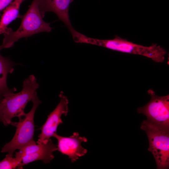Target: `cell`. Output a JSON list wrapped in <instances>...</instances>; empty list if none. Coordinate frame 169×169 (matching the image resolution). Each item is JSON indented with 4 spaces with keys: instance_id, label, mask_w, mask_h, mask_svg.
Returning <instances> with one entry per match:
<instances>
[{
    "instance_id": "8fae6325",
    "label": "cell",
    "mask_w": 169,
    "mask_h": 169,
    "mask_svg": "<svg viewBox=\"0 0 169 169\" xmlns=\"http://www.w3.org/2000/svg\"><path fill=\"white\" fill-rule=\"evenodd\" d=\"M17 64H18L12 61L9 58L4 57L0 54V98H2L8 93L16 91L15 88L10 89L8 87L7 78L8 73H12L14 70V67Z\"/></svg>"
},
{
    "instance_id": "ba28073f",
    "label": "cell",
    "mask_w": 169,
    "mask_h": 169,
    "mask_svg": "<svg viewBox=\"0 0 169 169\" xmlns=\"http://www.w3.org/2000/svg\"><path fill=\"white\" fill-rule=\"evenodd\" d=\"M60 101L55 109L48 115L46 120L39 129L41 132L38 136L37 144L46 143L56 133L58 126L63 123L61 119L63 115L66 116L68 112V100L63 91L59 95Z\"/></svg>"
},
{
    "instance_id": "7a4b0ae2",
    "label": "cell",
    "mask_w": 169,
    "mask_h": 169,
    "mask_svg": "<svg viewBox=\"0 0 169 169\" xmlns=\"http://www.w3.org/2000/svg\"><path fill=\"white\" fill-rule=\"evenodd\" d=\"M20 18L21 22L19 28L13 31L11 28H7L3 34V43L0 50L12 47L19 39L26 38L42 32H50L52 29L50 23L45 22L39 12L37 0H33L28 9Z\"/></svg>"
},
{
    "instance_id": "5bb4252c",
    "label": "cell",
    "mask_w": 169,
    "mask_h": 169,
    "mask_svg": "<svg viewBox=\"0 0 169 169\" xmlns=\"http://www.w3.org/2000/svg\"><path fill=\"white\" fill-rule=\"evenodd\" d=\"M14 0H0V16L1 11L4 9Z\"/></svg>"
},
{
    "instance_id": "30bf717a",
    "label": "cell",
    "mask_w": 169,
    "mask_h": 169,
    "mask_svg": "<svg viewBox=\"0 0 169 169\" xmlns=\"http://www.w3.org/2000/svg\"><path fill=\"white\" fill-rule=\"evenodd\" d=\"M73 0H37L40 14L44 18L48 12L54 13L69 29L72 36L76 33L70 20L69 10L70 4Z\"/></svg>"
},
{
    "instance_id": "6da1fadb",
    "label": "cell",
    "mask_w": 169,
    "mask_h": 169,
    "mask_svg": "<svg viewBox=\"0 0 169 169\" xmlns=\"http://www.w3.org/2000/svg\"><path fill=\"white\" fill-rule=\"evenodd\" d=\"M39 87V84L33 75H30L23 81V89L18 93L12 92L3 96L0 103V120L3 125L10 124L12 119L23 116L24 110L28 103L32 101Z\"/></svg>"
},
{
    "instance_id": "3957f363",
    "label": "cell",
    "mask_w": 169,
    "mask_h": 169,
    "mask_svg": "<svg viewBox=\"0 0 169 169\" xmlns=\"http://www.w3.org/2000/svg\"><path fill=\"white\" fill-rule=\"evenodd\" d=\"M79 42L104 47L113 50L149 58L157 63H162L166 53V50L156 44L149 46L138 44L116 35L112 39H100L91 38L84 34L80 37Z\"/></svg>"
},
{
    "instance_id": "277c9868",
    "label": "cell",
    "mask_w": 169,
    "mask_h": 169,
    "mask_svg": "<svg viewBox=\"0 0 169 169\" xmlns=\"http://www.w3.org/2000/svg\"><path fill=\"white\" fill-rule=\"evenodd\" d=\"M140 128L147 134L149 142L148 151L153 156L157 169H168L169 128L156 125L147 120L142 122Z\"/></svg>"
},
{
    "instance_id": "5b68a950",
    "label": "cell",
    "mask_w": 169,
    "mask_h": 169,
    "mask_svg": "<svg viewBox=\"0 0 169 169\" xmlns=\"http://www.w3.org/2000/svg\"><path fill=\"white\" fill-rule=\"evenodd\" d=\"M32 101L33 105L30 111L25 113L23 116L19 118L18 122H11L10 124L16 127V132L11 141L2 148L1 152H8L13 155L16 150H19L28 145L36 143L33 139L35 131L34 117L37 108L41 103L36 91Z\"/></svg>"
},
{
    "instance_id": "9c48e42d",
    "label": "cell",
    "mask_w": 169,
    "mask_h": 169,
    "mask_svg": "<svg viewBox=\"0 0 169 169\" xmlns=\"http://www.w3.org/2000/svg\"><path fill=\"white\" fill-rule=\"evenodd\" d=\"M53 137L57 141V150L62 154L68 156L72 162L84 155L87 152L81 145L82 142L87 141V139L80 136L77 132H74L69 137L61 136L56 133Z\"/></svg>"
},
{
    "instance_id": "52a82bcc",
    "label": "cell",
    "mask_w": 169,
    "mask_h": 169,
    "mask_svg": "<svg viewBox=\"0 0 169 169\" xmlns=\"http://www.w3.org/2000/svg\"><path fill=\"white\" fill-rule=\"evenodd\" d=\"M57 150V145L50 139L46 143L33 144L26 146L16 152L15 156L21 160L20 169L33 161L41 160L49 163L54 158L53 153Z\"/></svg>"
},
{
    "instance_id": "7c38bea8",
    "label": "cell",
    "mask_w": 169,
    "mask_h": 169,
    "mask_svg": "<svg viewBox=\"0 0 169 169\" xmlns=\"http://www.w3.org/2000/svg\"><path fill=\"white\" fill-rule=\"evenodd\" d=\"M26 0H14L4 10L0 20V34H3L7 26L17 18H20V6Z\"/></svg>"
},
{
    "instance_id": "8992f818",
    "label": "cell",
    "mask_w": 169,
    "mask_h": 169,
    "mask_svg": "<svg viewBox=\"0 0 169 169\" xmlns=\"http://www.w3.org/2000/svg\"><path fill=\"white\" fill-rule=\"evenodd\" d=\"M149 102L137 108V112L142 114L149 121L166 128H169V95L159 96L152 89L148 90Z\"/></svg>"
},
{
    "instance_id": "4fadbf2b",
    "label": "cell",
    "mask_w": 169,
    "mask_h": 169,
    "mask_svg": "<svg viewBox=\"0 0 169 169\" xmlns=\"http://www.w3.org/2000/svg\"><path fill=\"white\" fill-rule=\"evenodd\" d=\"M21 162V160L18 157H13V155L8 153L0 161V169H20Z\"/></svg>"
},
{
    "instance_id": "9a60e30c",
    "label": "cell",
    "mask_w": 169,
    "mask_h": 169,
    "mask_svg": "<svg viewBox=\"0 0 169 169\" xmlns=\"http://www.w3.org/2000/svg\"><path fill=\"white\" fill-rule=\"evenodd\" d=\"M2 98H0V103L1 100L2 99Z\"/></svg>"
}]
</instances>
